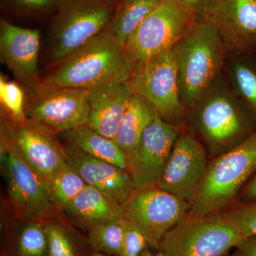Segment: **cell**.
Returning <instances> with one entry per match:
<instances>
[{
	"instance_id": "obj_23",
	"label": "cell",
	"mask_w": 256,
	"mask_h": 256,
	"mask_svg": "<svg viewBox=\"0 0 256 256\" xmlns=\"http://www.w3.org/2000/svg\"><path fill=\"white\" fill-rule=\"evenodd\" d=\"M4 256H48V238L43 220H28L10 235Z\"/></svg>"
},
{
	"instance_id": "obj_12",
	"label": "cell",
	"mask_w": 256,
	"mask_h": 256,
	"mask_svg": "<svg viewBox=\"0 0 256 256\" xmlns=\"http://www.w3.org/2000/svg\"><path fill=\"white\" fill-rule=\"evenodd\" d=\"M206 150L196 138L181 132L175 141L158 188L191 203L208 168Z\"/></svg>"
},
{
	"instance_id": "obj_20",
	"label": "cell",
	"mask_w": 256,
	"mask_h": 256,
	"mask_svg": "<svg viewBox=\"0 0 256 256\" xmlns=\"http://www.w3.org/2000/svg\"><path fill=\"white\" fill-rule=\"evenodd\" d=\"M158 116L150 102L133 94L114 138L127 160L137 150L146 128Z\"/></svg>"
},
{
	"instance_id": "obj_38",
	"label": "cell",
	"mask_w": 256,
	"mask_h": 256,
	"mask_svg": "<svg viewBox=\"0 0 256 256\" xmlns=\"http://www.w3.org/2000/svg\"><path fill=\"white\" fill-rule=\"evenodd\" d=\"M92 256H102L100 255V254H95V255H92Z\"/></svg>"
},
{
	"instance_id": "obj_31",
	"label": "cell",
	"mask_w": 256,
	"mask_h": 256,
	"mask_svg": "<svg viewBox=\"0 0 256 256\" xmlns=\"http://www.w3.org/2000/svg\"><path fill=\"white\" fill-rule=\"evenodd\" d=\"M20 8L35 12H43L48 10L56 8L60 0H12Z\"/></svg>"
},
{
	"instance_id": "obj_25",
	"label": "cell",
	"mask_w": 256,
	"mask_h": 256,
	"mask_svg": "<svg viewBox=\"0 0 256 256\" xmlns=\"http://www.w3.org/2000/svg\"><path fill=\"white\" fill-rule=\"evenodd\" d=\"M50 196L56 207L64 210L86 186V183L68 164L47 181Z\"/></svg>"
},
{
	"instance_id": "obj_6",
	"label": "cell",
	"mask_w": 256,
	"mask_h": 256,
	"mask_svg": "<svg viewBox=\"0 0 256 256\" xmlns=\"http://www.w3.org/2000/svg\"><path fill=\"white\" fill-rule=\"evenodd\" d=\"M200 13L176 0H162L133 32L124 52L134 64L169 52L194 28Z\"/></svg>"
},
{
	"instance_id": "obj_22",
	"label": "cell",
	"mask_w": 256,
	"mask_h": 256,
	"mask_svg": "<svg viewBox=\"0 0 256 256\" xmlns=\"http://www.w3.org/2000/svg\"><path fill=\"white\" fill-rule=\"evenodd\" d=\"M162 0H122L114 9L108 28L122 45Z\"/></svg>"
},
{
	"instance_id": "obj_33",
	"label": "cell",
	"mask_w": 256,
	"mask_h": 256,
	"mask_svg": "<svg viewBox=\"0 0 256 256\" xmlns=\"http://www.w3.org/2000/svg\"><path fill=\"white\" fill-rule=\"evenodd\" d=\"M237 249L240 256H256V236L246 237Z\"/></svg>"
},
{
	"instance_id": "obj_30",
	"label": "cell",
	"mask_w": 256,
	"mask_h": 256,
	"mask_svg": "<svg viewBox=\"0 0 256 256\" xmlns=\"http://www.w3.org/2000/svg\"><path fill=\"white\" fill-rule=\"evenodd\" d=\"M148 246H150L149 244L142 232L128 224L124 246L120 256H142Z\"/></svg>"
},
{
	"instance_id": "obj_17",
	"label": "cell",
	"mask_w": 256,
	"mask_h": 256,
	"mask_svg": "<svg viewBox=\"0 0 256 256\" xmlns=\"http://www.w3.org/2000/svg\"><path fill=\"white\" fill-rule=\"evenodd\" d=\"M67 164L86 184L98 188L122 204L134 190L127 170L98 159L70 144L63 146Z\"/></svg>"
},
{
	"instance_id": "obj_5",
	"label": "cell",
	"mask_w": 256,
	"mask_h": 256,
	"mask_svg": "<svg viewBox=\"0 0 256 256\" xmlns=\"http://www.w3.org/2000/svg\"><path fill=\"white\" fill-rule=\"evenodd\" d=\"M244 238L224 213L188 215L165 234L158 250L165 256H226Z\"/></svg>"
},
{
	"instance_id": "obj_3",
	"label": "cell",
	"mask_w": 256,
	"mask_h": 256,
	"mask_svg": "<svg viewBox=\"0 0 256 256\" xmlns=\"http://www.w3.org/2000/svg\"><path fill=\"white\" fill-rule=\"evenodd\" d=\"M214 85L193 108L195 124L212 154H224L244 142L256 129L254 118L224 86Z\"/></svg>"
},
{
	"instance_id": "obj_34",
	"label": "cell",
	"mask_w": 256,
	"mask_h": 256,
	"mask_svg": "<svg viewBox=\"0 0 256 256\" xmlns=\"http://www.w3.org/2000/svg\"><path fill=\"white\" fill-rule=\"evenodd\" d=\"M176 1L182 2L185 3V4L190 5L192 8L196 10L200 14L202 10L210 0H176Z\"/></svg>"
},
{
	"instance_id": "obj_18",
	"label": "cell",
	"mask_w": 256,
	"mask_h": 256,
	"mask_svg": "<svg viewBox=\"0 0 256 256\" xmlns=\"http://www.w3.org/2000/svg\"><path fill=\"white\" fill-rule=\"evenodd\" d=\"M133 94L127 82H114L89 90L86 126L114 140Z\"/></svg>"
},
{
	"instance_id": "obj_26",
	"label": "cell",
	"mask_w": 256,
	"mask_h": 256,
	"mask_svg": "<svg viewBox=\"0 0 256 256\" xmlns=\"http://www.w3.org/2000/svg\"><path fill=\"white\" fill-rule=\"evenodd\" d=\"M127 225L126 220L121 218L98 226L88 230V244L97 252L120 256Z\"/></svg>"
},
{
	"instance_id": "obj_1",
	"label": "cell",
	"mask_w": 256,
	"mask_h": 256,
	"mask_svg": "<svg viewBox=\"0 0 256 256\" xmlns=\"http://www.w3.org/2000/svg\"><path fill=\"white\" fill-rule=\"evenodd\" d=\"M132 64L108 26L92 41L56 64L40 77L32 97L64 88H94L114 82H128Z\"/></svg>"
},
{
	"instance_id": "obj_14",
	"label": "cell",
	"mask_w": 256,
	"mask_h": 256,
	"mask_svg": "<svg viewBox=\"0 0 256 256\" xmlns=\"http://www.w3.org/2000/svg\"><path fill=\"white\" fill-rule=\"evenodd\" d=\"M89 90L64 88L32 97L28 108L34 122L54 133H64L86 124Z\"/></svg>"
},
{
	"instance_id": "obj_32",
	"label": "cell",
	"mask_w": 256,
	"mask_h": 256,
	"mask_svg": "<svg viewBox=\"0 0 256 256\" xmlns=\"http://www.w3.org/2000/svg\"><path fill=\"white\" fill-rule=\"evenodd\" d=\"M240 198L242 204L256 202V172L242 192Z\"/></svg>"
},
{
	"instance_id": "obj_10",
	"label": "cell",
	"mask_w": 256,
	"mask_h": 256,
	"mask_svg": "<svg viewBox=\"0 0 256 256\" xmlns=\"http://www.w3.org/2000/svg\"><path fill=\"white\" fill-rule=\"evenodd\" d=\"M5 150L8 194L12 206L26 220H47L56 208L46 180L20 156L8 136H2Z\"/></svg>"
},
{
	"instance_id": "obj_27",
	"label": "cell",
	"mask_w": 256,
	"mask_h": 256,
	"mask_svg": "<svg viewBox=\"0 0 256 256\" xmlns=\"http://www.w3.org/2000/svg\"><path fill=\"white\" fill-rule=\"evenodd\" d=\"M46 228L48 256H84V246L75 234L58 222L42 220Z\"/></svg>"
},
{
	"instance_id": "obj_21",
	"label": "cell",
	"mask_w": 256,
	"mask_h": 256,
	"mask_svg": "<svg viewBox=\"0 0 256 256\" xmlns=\"http://www.w3.org/2000/svg\"><path fill=\"white\" fill-rule=\"evenodd\" d=\"M62 136L67 144L128 171L127 156L114 140L105 137L86 124L62 133Z\"/></svg>"
},
{
	"instance_id": "obj_29",
	"label": "cell",
	"mask_w": 256,
	"mask_h": 256,
	"mask_svg": "<svg viewBox=\"0 0 256 256\" xmlns=\"http://www.w3.org/2000/svg\"><path fill=\"white\" fill-rule=\"evenodd\" d=\"M223 213L235 223L245 238L256 236V202L242 204Z\"/></svg>"
},
{
	"instance_id": "obj_37",
	"label": "cell",
	"mask_w": 256,
	"mask_h": 256,
	"mask_svg": "<svg viewBox=\"0 0 256 256\" xmlns=\"http://www.w3.org/2000/svg\"><path fill=\"white\" fill-rule=\"evenodd\" d=\"M226 256H240V254H239L238 250L237 252H234V254H232V255H227Z\"/></svg>"
},
{
	"instance_id": "obj_28",
	"label": "cell",
	"mask_w": 256,
	"mask_h": 256,
	"mask_svg": "<svg viewBox=\"0 0 256 256\" xmlns=\"http://www.w3.org/2000/svg\"><path fill=\"white\" fill-rule=\"evenodd\" d=\"M0 101L15 124H22L28 120L24 110L25 95L23 89L14 82L0 76Z\"/></svg>"
},
{
	"instance_id": "obj_4",
	"label": "cell",
	"mask_w": 256,
	"mask_h": 256,
	"mask_svg": "<svg viewBox=\"0 0 256 256\" xmlns=\"http://www.w3.org/2000/svg\"><path fill=\"white\" fill-rule=\"evenodd\" d=\"M256 172V130L208 165L188 215L200 216L220 212L233 201Z\"/></svg>"
},
{
	"instance_id": "obj_11",
	"label": "cell",
	"mask_w": 256,
	"mask_h": 256,
	"mask_svg": "<svg viewBox=\"0 0 256 256\" xmlns=\"http://www.w3.org/2000/svg\"><path fill=\"white\" fill-rule=\"evenodd\" d=\"M180 129V124L159 116L146 128L137 150L127 160L136 188L158 186Z\"/></svg>"
},
{
	"instance_id": "obj_24",
	"label": "cell",
	"mask_w": 256,
	"mask_h": 256,
	"mask_svg": "<svg viewBox=\"0 0 256 256\" xmlns=\"http://www.w3.org/2000/svg\"><path fill=\"white\" fill-rule=\"evenodd\" d=\"M230 69L236 95L256 118V64L238 58L234 60Z\"/></svg>"
},
{
	"instance_id": "obj_16",
	"label": "cell",
	"mask_w": 256,
	"mask_h": 256,
	"mask_svg": "<svg viewBox=\"0 0 256 256\" xmlns=\"http://www.w3.org/2000/svg\"><path fill=\"white\" fill-rule=\"evenodd\" d=\"M40 48L38 30L16 26L4 20L0 24V52L2 62L32 94L40 77L37 74Z\"/></svg>"
},
{
	"instance_id": "obj_15",
	"label": "cell",
	"mask_w": 256,
	"mask_h": 256,
	"mask_svg": "<svg viewBox=\"0 0 256 256\" xmlns=\"http://www.w3.org/2000/svg\"><path fill=\"white\" fill-rule=\"evenodd\" d=\"M14 124L8 136L15 149L26 164L47 182L66 164L63 146L56 140L52 133L31 120L24 124Z\"/></svg>"
},
{
	"instance_id": "obj_13",
	"label": "cell",
	"mask_w": 256,
	"mask_h": 256,
	"mask_svg": "<svg viewBox=\"0 0 256 256\" xmlns=\"http://www.w3.org/2000/svg\"><path fill=\"white\" fill-rule=\"evenodd\" d=\"M238 54L256 48V0H210L200 14Z\"/></svg>"
},
{
	"instance_id": "obj_8",
	"label": "cell",
	"mask_w": 256,
	"mask_h": 256,
	"mask_svg": "<svg viewBox=\"0 0 256 256\" xmlns=\"http://www.w3.org/2000/svg\"><path fill=\"white\" fill-rule=\"evenodd\" d=\"M124 218L159 249L165 234L188 215L190 202L158 188H136L122 204Z\"/></svg>"
},
{
	"instance_id": "obj_36",
	"label": "cell",
	"mask_w": 256,
	"mask_h": 256,
	"mask_svg": "<svg viewBox=\"0 0 256 256\" xmlns=\"http://www.w3.org/2000/svg\"><path fill=\"white\" fill-rule=\"evenodd\" d=\"M153 256H165L164 254L158 250V252Z\"/></svg>"
},
{
	"instance_id": "obj_7",
	"label": "cell",
	"mask_w": 256,
	"mask_h": 256,
	"mask_svg": "<svg viewBox=\"0 0 256 256\" xmlns=\"http://www.w3.org/2000/svg\"><path fill=\"white\" fill-rule=\"evenodd\" d=\"M50 32L54 64L92 41L110 24L116 6L105 0H60Z\"/></svg>"
},
{
	"instance_id": "obj_9",
	"label": "cell",
	"mask_w": 256,
	"mask_h": 256,
	"mask_svg": "<svg viewBox=\"0 0 256 256\" xmlns=\"http://www.w3.org/2000/svg\"><path fill=\"white\" fill-rule=\"evenodd\" d=\"M128 84L165 120L180 118L185 108L180 99L178 70L172 50L132 66Z\"/></svg>"
},
{
	"instance_id": "obj_19",
	"label": "cell",
	"mask_w": 256,
	"mask_h": 256,
	"mask_svg": "<svg viewBox=\"0 0 256 256\" xmlns=\"http://www.w3.org/2000/svg\"><path fill=\"white\" fill-rule=\"evenodd\" d=\"M64 210L76 225L88 232L101 224L124 218L121 204L88 184Z\"/></svg>"
},
{
	"instance_id": "obj_35",
	"label": "cell",
	"mask_w": 256,
	"mask_h": 256,
	"mask_svg": "<svg viewBox=\"0 0 256 256\" xmlns=\"http://www.w3.org/2000/svg\"><path fill=\"white\" fill-rule=\"evenodd\" d=\"M105 1L106 2L108 3V4L112 5V6H116L119 3H120L122 0H105Z\"/></svg>"
},
{
	"instance_id": "obj_2",
	"label": "cell",
	"mask_w": 256,
	"mask_h": 256,
	"mask_svg": "<svg viewBox=\"0 0 256 256\" xmlns=\"http://www.w3.org/2000/svg\"><path fill=\"white\" fill-rule=\"evenodd\" d=\"M171 50L182 104L185 109L193 108L220 76L226 47L216 28L200 16Z\"/></svg>"
}]
</instances>
